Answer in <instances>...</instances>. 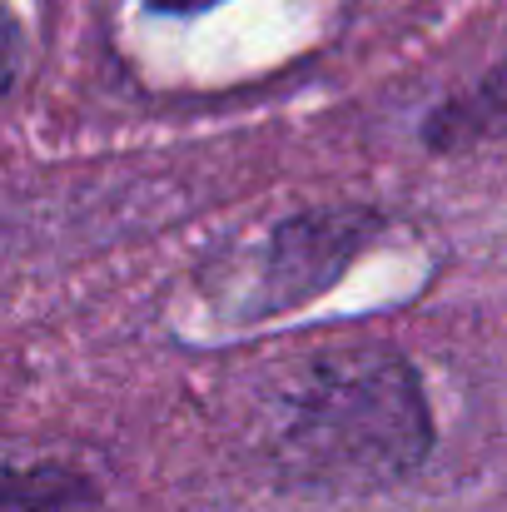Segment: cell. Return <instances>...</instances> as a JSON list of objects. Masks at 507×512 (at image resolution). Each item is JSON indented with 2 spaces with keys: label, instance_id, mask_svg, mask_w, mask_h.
I'll return each mask as SVG.
<instances>
[{
  "label": "cell",
  "instance_id": "6da1fadb",
  "mask_svg": "<svg viewBox=\"0 0 507 512\" xmlns=\"http://www.w3.org/2000/svg\"><path fill=\"white\" fill-rule=\"evenodd\" d=\"M428 408L403 358H324L289 428V458L324 488L403 478L428 453Z\"/></svg>",
  "mask_w": 507,
  "mask_h": 512
},
{
  "label": "cell",
  "instance_id": "7a4b0ae2",
  "mask_svg": "<svg viewBox=\"0 0 507 512\" xmlns=\"http://www.w3.org/2000/svg\"><path fill=\"white\" fill-rule=\"evenodd\" d=\"M5 512H90V493L65 473H30V478H10Z\"/></svg>",
  "mask_w": 507,
  "mask_h": 512
},
{
  "label": "cell",
  "instance_id": "3957f363",
  "mask_svg": "<svg viewBox=\"0 0 507 512\" xmlns=\"http://www.w3.org/2000/svg\"><path fill=\"white\" fill-rule=\"evenodd\" d=\"M150 10H165V15H194V10H209L219 0H145Z\"/></svg>",
  "mask_w": 507,
  "mask_h": 512
}]
</instances>
